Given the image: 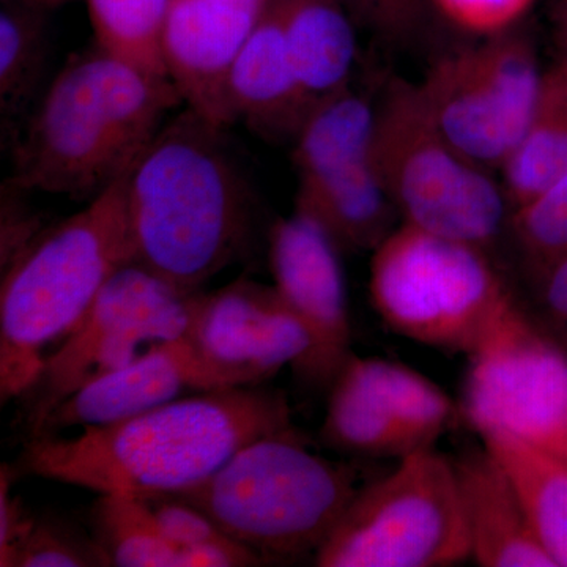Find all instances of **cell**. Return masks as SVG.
<instances>
[{"label": "cell", "mask_w": 567, "mask_h": 567, "mask_svg": "<svg viewBox=\"0 0 567 567\" xmlns=\"http://www.w3.org/2000/svg\"><path fill=\"white\" fill-rule=\"evenodd\" d=\"M289 431L281 394L260 385L223 388L76 436H31L21 465L99 495L152 498L199 486L254 440Z\"/></svg>", "instance_id": "cell-1"}, {"label": "cell", "mask_w": 567, "mask_h": 567, "mask_svg": "<svg viewBox=\"0 0 567 567\" xmlns=\"http://www.w3.org/2000/svg\"><path fill=\"white\" fill-rule=\"evenodd\" d=\"M219 130L188 110L156 133L126 177L137 262L186 293L233 262L248 234L246 186Z\"/></svg>", "instance_id": "cell-2"}, {"label": "cell", "mask_w": 567, "mask_h": 567, "mask_svg": "<svg viewBox=\"0 0 567 567\" xmlns=\"http://www.w3.org/2000/svg\"><path fill=\"white\" fill-rule=\"evenodd\" d=\"M181 93L99 48L58 74L18 144L13 185L96 196L125 174Z\"/></svg>", "instance_id": "cell-3"}, {"label": "cell", "mask_w": 567, "mask_h": 567, "mask_svg": "<svg viewBox=\"0 0 567 567\" xmlns=\"http://www.w3.org/2000/svg\"><path fill=\"white\" fill-rule=\"evenodd\" d=\"M130 171V169H128ZM76 215L43 229L3 268L0 290V398H22L112 276L136 260L126 177Z\"/></svg>", "instance_id": "cell-4"}, {"label": "cell", "mask_w": 567, "mask_h": 567, "mask_svg": "<svg viewBox=\"0 0 567 567\" xmlns=\"http://www.w3.org/2000/svg\"><path fill=\"white\" fill-rule=\"evenodd\" d=\"M357 476L306 447L297 431L241 447L199 486L178 492L262 559L315 555L357 494Z\"/></svg>", "instance_id": "cell-5"}, {"label": "cell", "mask_w": 567, "mask_h": 567, "mask_svg": "<svg viewBox=\"0 0 567 567\" xmlns=\"http://www.w3.org/2000/svg\"><path fill=\"white\" fill-rule=\"evenodd\" d=\"M372 162L402 224L488 252L509 229L505 189L436 128L413 82L377 104Z\"/></svg>", "instance_id": "cell-6"}, {"label": "cell", "mask_w": 567, "mask_h": 567, "mask_svg": "<svg viewBox=\"0 0 567 567\" xmlns=\"http://www.w3.org/2000/svg\"><path fill=\"white\" fill-rule=\"evenodd\" d=\"M472 558L454 462L423 447L358 488L315 557L320 567H445Z\"/></svg>", "instance_id": "cell-7"}, {"label": "cell", "mask_w": 567, "mask_h": 567, "mask_svg": "<svg viewBox=\"0 0 567 567\" xmlns=\"http://www.w3.org/2000/svg\"><path fill=\"white\" fill-rule=\"evenodd\" d=\"M369 289L395 334L461 353L513 293L486 249L409 224L395 227L372 254Z\"/></svg>", "instance_id": "cell-8"}, {"label": "cell", "mask_w": 567, "mask_h": 567, "mask_svg": "<svg viewBox=\"0 0 567 567\" xmlns=\"http://www.w3.org/2000/svg\"><path fill=\"white\" fill-rule=\"evenodd\" d=\"M466 357V423L480 435L507 432L567 461V353L513 293Z\"/></svg>", "instance_id": "cell-9"}, {"label": "cell", "mask_w": 567, "mask_h": 567, "mask_svg": "<svg viewBox=\"0 0 567 567\" xmlns=\"http://www.w3.org/2000/svg\"><path fill=\"white\" fill-rule=\"evenodd\" d=\"M544 73L532 39L514 28L436 59L416 89L443 136L494 173L524 136Z\"/></svg>", "instance_id": "cell-10"}, {"label": "cell", "mask_w": 567, "mask_h": 567, "mask_svg": "<svg viewBox=\"0 0 567 567\" xmlns=\"http://www.w3.org/2000/svg\"><path fill=\"white\" fill-rule=\"evenodd\" d=\"M197 293L183 292L137 260L122 267L22 395L31 435L78 388L182 338Z\"/></svg>", "instance_id": "cell-11"}, {"label": "cell", "mask_w": 567, "mask_h": 567, "mask_svg": "<svg viewBox=\"0 0 567 567\" xmlns=\"http://www.w3.org/2000/svg\"><path fill=\"white\" fill-rule=\"evenodd\" d=\"M341 254L320 224L297 210L270 233L274 287L311 336V352L295 374L324 390L353 354Z\"/></svg>", "instance_id": "cell-12"}, {"label": "cell", "mask_w": 567, "mask_h": 567, "mask_svg": "<svg viewBox=\"0 0 567 567\" xmlns=\"http://www.w3.org/2000/svg\"><path fill=\"white\" fill-rule=\"evenodd\" d=\"M185 336L205 360L245 386L262 385L286 365L297 372L312 347L275 287L252 281L197 293Z\"/></svg>", "instance_id": "cell-13"}, {"label": "cell", "mask_w": 567, "mask_h": 567, "mask_svg": "<svg viewBox=\"0 0 567 567\" xmlns=\"http://www.w3.org/2000/svg\"><path fill=\"white\" fill-rule=\"evenodd\" d=\"M235 386L245 385L230 372L205 360L183 334L78 388L31 436L114 424L186 395Z\"/></svg>", "instance_id": "cell-14"}, {"label": "cell", "mask_w": 567, "mask_h": 567, "mask_svg": "<svg viewBox=\"0 0 567 567\" xmlns=\"http://www.w3.org/2000/svg\"><path fill=\"white\" fill-rule=\"evenodd\" d=\"M267 0H173L163 33L167 78L189 110L223 128L233 123L227 82L262 20Z\"/></svg>", "instance_id": "cell-15"}, {"label": "cell", "mask_w": 567, "mask_h": 567, "mask_svg": "<svg viewBox=\"0 0 567 567\" xmlns=\"http://www.w3.org/2000/svg\"><path fill=\"white\" fill-rule=\"evenodd\" d=\"M454 462L472 559L484 567H557L537 539L506 470L486 446Z\"/></svg>", "instance_id": "cell-16"}, {"label": "cell", "mask_w": 567, "mask_h": 567, "mask_svg": "<svg viewBox=\"0 0 567 567\" xmlns=\"http://www.w3.org/2000/svg\"><path fill=\"white\" fill-rule=\"evenodd\" d=\"M227 96L234 121L241 118L268 140L297 136L308 117L311 107L290 65L275 2L235 59Z\"/></svg>", "instance_id": "cell-17"}, {"label": "cell", "mask_w": 567, "mask_h": 567, "mask_svg": "<svg viewBox=\"0 0 567 567\" xmlns=\"http://www.w3.org/2000/svg\"><path fill=\"white\" fill-rule=\"evenodd\" d=\"M275 6L290 65L312 110L349 87L357 61L352 21L339 0H275Z\"/></svg>", "instance_id": "cell-18"}, {"label": "cell", "mask_w": 567, "mask_h": 567, "mask_svg": "<svg viewBox=\"0 0 567 567\" xmlns=\"http://www.w3.org/2000/svg\"><path fill=\"white\" fill-rule=\"evenodd\" d=\"M295 210L320 224L342 252H374L399 218L372 159L300 181Z\"/></svg>", "instance_id": "cell-19"}, {"label": "cell", "mask_w": 567, "mask_h": 567, "mask_svg": "<svg viewBox=\"0 0 567 567\" xmlns=\"http://www.w3.org/2000/svg\"><path fill=\"white\" fill-rule=\"evenodd\" d=\"M320 439L339 453L404 457L413 453L377 380L372 358L352 357L328 386Z\"/></svg>", "instance_id": "cell-20"}, {"label": "cell", "mask_w": 567, "mask_h": 567, "mask_svg": "<svg viewBox=\"0 0 567 567\" xmlns=\"http://www.w3.org/2000/svg\"><path fill=\"white\" fill-rule=\"evenodd\" d=\"M481 439L513 481L539 543L557 567H567V461L507 432Z\"/></svg>", "instance_id": "cell-21"}, {"label": "cell", "mask_w": 567, "mask_h": 567, "mask_svg": "<svg viewBox=\"0 0 567 567\" xmlns=\"http://www.w3.org/2000/svg\"><path fill=\"white\" fill-rule=\"evenodd\" d=\"M499 173L511 212L567 177V71L544 73L527 130Z\"/></svg>", "instance_id": "cell-22"}, {"label": "cell", "mask_w": 567, "mask_h": 567, "mask_svg": "<svg viewBox=\"0 0 567 567\" xmlns=\"http://www.w3.org/2000/svg\"><path fill=\"white\" fill-rule=\"evenodd\" d=\"M375 114L377 106L349 87L312 107L293 137L300 181L372 159Z\"/></svg>", "instance_id": "cell-23"}, {"label": "cell", "mask_w": 567, "mask_h": 567, "mask_svg": "<svg viewBox=\"0 0 567 567\" xmlns=\"http://www.w3.org/2000/svg\"><path fill=\"white\" fill-rule=\"evenodd\" d=\"M92 528L110 566L177 567L178 548L164 537L145 498L100 495L92 509Z\"/></svg>", "instance_id": "cell-24"}, {"label": "cell", "mask_w": 567, "mask_h": 567, "mask_svg": "<svg viewBox=\"0 0 567 567\" xmlns=\"http://www.w3.org/2000/svg\"><path fill=\"white\" fill-rule=\"evenodd\" d=\"M173 0H89L99 48L153 76L167 78L163 33Z\"/></svg>", "instance_id": "cell-25"}, {"label": "cell", "mask_w": 567, "mask_h": 567, "mask_svg": "<svg viewBox=\"0 0 567 567\" xmlns=\"http://www.w3.org/2000/svg\"><path fill=\"white\" fill-rule=\"evenodd\" d=\"M380 386L413 451L434 446L453 423L456 406L431 380L394 361L372 358Z\"/></svg>", "instance_id": "cell-26"}, {"label": "cell", "mask_w": 567, "mask_h": 567, "mask_svg": "<svg viewBox=\"0 0 567 567\" xmlns=\"http://www.w3.org/2000/svg\"><path fill=\"white\" fill-rule=\"evenodd\" d=\"M44 62V39L39 21L22 10L0 14V110L11 122L25 110Z\"/></svg>", "instance_id": "cell-27"}, {"label": "cell", "mask_w": 567, "mask_h": 567, "mask_svg": "<svg viewBox=\"0 0 567 567\" xmlns=\"http://www.w3.org/2000/svg\"><path fill=\"white\" fill-rule=\"evenodd\" d=\"M509 230L529 268L567 259V177L511 212Z\"/></svg>", "instance_id": "cell-28"}, {"label": "cell", "mask_w": 567, "mask_h": 567, "mask_svg": "<svg viewBox=\"0 0 567 567\" xmlns=\"http://www.w3.org/2000/svg\"><path fill=\"white\" fill-rule=\"evenodd\" d=\"M2 567H103L110 566L95 539L69 524L33 520L28 535L11 550Z\"/></svg>", "instance_id": "cell-29"}, {"label": "cell", "mask_w": 567, "mask_h": 567, "mask_svg": "<svg viewBox=\"0 0 567 567\" xmlns=\"http://www.w3.org/2000/svg\"><path fill=\"white\" fill-rule=\"evenodd\" d=\"M451 24L473 35L492 37L516 28L535 0H431Z\"/></svg>", "instance_id": "cell-30"}, {"label": "cell", "mask_w": 567, "mask_h": 567, "mask_svg": "<svg viewBox=\"0 0 567 567\" xmlns=\"http://www.w3.org/2000/svg\"><path fill=\"white\" fill-rule=\"evenodd\" d=\"M145 502L152 507L164 537L177 548L200 546L227 536L204 513L174 496H152Z\"/></svg>", "instance_id": "cell-31"}, {"label": "cell", "mask_w": 567, "mask_h": 567, "mask_svg": "<svg viewBox=\"0 0 567 567\" xmlns=\"http://www.w3.org/2000/svg\"><path fill=\"white\" fill-rule=\"evenodd\" d=\"M342 2V0H339ZM374 31L401 37L420 20L424 0H344Z\"/></svg>", "instance_id": "cell-32"}, {"label": "cell", "mask_w": 567, "mask_h": 567, "mask_svg": "<svg viewBox=\"0 0 567 567\" xmlns=\"http://www.w3.org/2000/svg\"><path fill=\"white\" fill-rule=\"evenodd\" d=\"M262 561L256 551L229 536L178 548L177 555V567H241L262 565Z\"/></svg>", "instance_id": "cell-33"}, {"label": "cell", "mask_w": 567, "mask_h": 567, "mask_svg": "<svg viewBox=\"0 0 567 567\" xmlns=\"http://www.w3.org/2000/svg\"><path fill=\"white\" fill-rule=\"evenodd\" d=\"M10 466L2 465L0 473V561L28 535L35 518L29 517L21 507L18 496L11 494Z\"/></svg>", "instance_id": "cell-34"}, {"label": "cell", "mask_w": 567, "mask_h": 567, "mask_svg": "<svg viewBox=\"0 0 567 567\" xmlns=\"http://www.w3.org/2000/svg\"><path fill=\"white\" fill-rule=\"evenodd\" d=\"M532 271L548 316L567 328V259L540 265Z\"/></svg>", "instance_id": "cell-35"}, {"label": "cell", "mask_w": 567, "mask_h": 567, "mask_svg": "<svg viewBox=\"0 0 567 567\" xmlns=\"http://www.w3.org/2000/svg\"><path fill=\"white\" fill-rule=\"evenodd\" d=\"M551 39H554L557 63L567 71V0H554L550 9Z\"/></svg>", "instance_id": "cell-36"}]
</instances>
